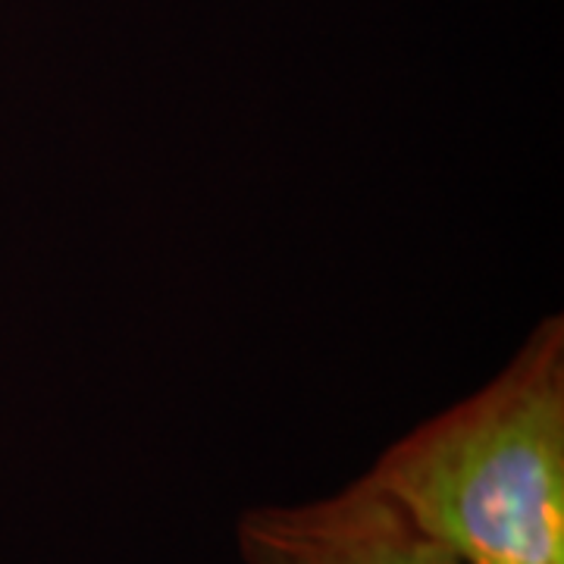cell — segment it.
Returning <instances> with one entry per match:
<instances>
[{"label":"cell","mask_w":564,"mask_h":564,"mask_svg":"<svg viewBox=\"0 0 564 564\" xmlns=\"http://www.w3.org/2000/svg\"><path fill=\"white\" fill-rule=\"evenodd\" d=\"M458 564H564V321L361 474Z\"/></svg>","instance_id":"cell-1"},{"label":"cell","mask_w":564,"mask_h":564,"mask_svg":"<svg viewBox=\"0 0 564 564\" xmlns=\"http://www.w3.org/2000/svg\"><path fill=\"white\" fill-rule=\"evenodd\" d=\"M245 564H458L364 477L302 505H263L236 524Z\"/></svg>","instance_id":"cell-2"}]
</instances>
